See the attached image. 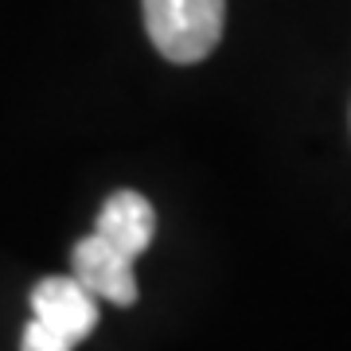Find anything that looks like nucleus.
I'll list each match as a JSON object with an SVG mask.
<instances>
[{"mask_svg":"<svg viewBox=\"0 0 351 351\" xmlns=\"http://www.w3.org/2000/svg\"><path fill=\"white\" fill-rule=\"evenodd\" d=\"M94 234H101L106 242H113L121 254H129L137 262L141 254L149 250L152 234H156V215H152L149 199L141 191H113L98 215Z\"/></svg>","mask_w":351,"mask_h":351,"instance_id":"4","label":"nucleus"},{"mask_svg":"<svg viewBox=\"0 0 351 351\" xmlns=\"http://www.w3.org/2000/svg\"><path fill=\"white\" fill-rule=\"evenodd\" d=\"M226 0H145V27L168 63H199L223 36Z\"/></svg>","mask_w":351,"mask_h":351,"instance_id":"1","label":"nucleus"},{"mask_svg":"<svg viewBox=\"0 0 351 351\" xmlns=\"http://www.w3.org/2000/svg\"><path fill=\"white\" fill-rule=\"evenodd\" d=\"M20 351H75L66 339H59L55 332H47L43 324H32L24 328V339H20Z\"/></svg>","mask_w":351,"mask_h":351,"instance_id":"5","label":"nucleus"},{"mask_svg":"<svg viewBox=\"0 0 351 351\" xmlns=\"http://www.w3.org/2000/svg\"><path fill=\"white\" fill-rule=\"evenodd\" d=\"M75 262V281L94 297H106L113 304H133L137 301V277H133V258L121 254L113 242L101 234H86L71 254Z\"/></svg>","mask_w":351,"mask_h":351,"instance_id":"3","label":"nucleus"},{"mask_svg":"<svg viewBox=\"0 0 351 351\" xmlns=\"http://www.w3.org/2000/svg\"><path fill=\"white\" fill-rule=\"evenodd\" d=\"M32 320L75 348L98 324V297L86 293L75 277H43L32 289Z\"/></svg>","mask_w":351,"mask_h":351,"instance_id":"2","label":"nucleus"}]
</instances>
